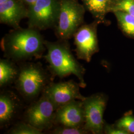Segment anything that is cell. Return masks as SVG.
Masks as SVG:
<instances>
[{
  "mask_svg": "<svg viewBox=\"0 0 134 134\" xmlns=\"http://www.w3.org/2000/svg\"><path fill=\"white\" fill-rule=\"evenodd\" d=\"M40 31L29 27L10 30L1 40L4 57L19 64L43 57L45 40Z\"/></svg>",
  "mask_w": 134,
  "mask_h": 134,
  "instance_id": "obj_1",
  "label": "cell"
},
{
  "mask_svg": "<svg viewBox=\"0 0 134 134\" xmlns=\"http://www.w3.org/2000/svg\"><path fill=\"white\" fill-rule=\"evenodd\" d=\"M68 40L45 41L47 54L43 57L48 64V70L53 79H63L74 75L77 77L81 87L86 86L85 80L86 69L72 54Z\"/></svg>",
  "mask_w": 134,
  "mask_h": 134,
  "instance_id": "obj_2",
  "label": "cell"
},
{
  "mask_svg": "<svg viewBox=\"0 0 134 134\" xmlns=\"http://www.w3.org/2000/svg\"><path fill=\"white\" fill-rule=\"evenodd\" d=\"M18 64L19 72L15 88L23 99L31 103L42 95L54 79L40 63L27 61Z\"/></svg>",
  "mask_w": 134,
  "mask_h": 134,
  "instance_id": "obj_3",
  "label": "cell"
},
{
  "mask_svg": "<svg viewBox=\"0 0 134 134\" xmlns=\"http://www.w3.org/2000/svg\"><path fill=\"white\" fill-rule=\"evenodd\" d=\"M86 9L78 0H60V12L55 33L59 40L73 37L83 24Z\"/></svg>",
  "mask_w": 134,
  "mask_h": 134,
  "instance_id": "obj_4",
  "label": "cell"
},
{
  "mask_svg": "<svg viewBox=\"0 0 134 134\" xmlns=\"http://www.w3.org/2000/svg\"><path fill=\"white\" fill-rule=\"evenodd\" d=\"M56 112V109L51 101L42 94L25 108L22 119L43 132H48L55 125Z\"/></svg>",
  "mask_w": 134,
  "mask_h": 134,
  "instance_id": "obj_5",
  "label": "cell"
},
{
  "mask_svg": "<svg viewBox=\"0 0 134 134\" xmlns=\"http://www.w3.org/2000/svg\"><path fill=\"white\" fill-rule=\"evenodd\" d=\"M27 8L29 27L39 31L55 29L60 12V0H37Z\"/></svg>",
  "mask_w": 134,
  "mask_h": 134,
  "instance_id": "obj_6",
  "label": "cell"
},
{
  "mask_svg": "<svg viewBox=\"0 0 134 134\" xmlns=\"http://www.w3.org/2000/svg\"><path fill=\"white\" fill-rule=\"evenodd\" d=\"M108 100L107 96L96 93L82 100L85 122L84 128L90 134H103L105 122L103 119Z\"/></svg>",
  "mask_w": 134,
  "mask_h": 134,
  "instance_id": "obj_7",
  "label": "cell"
},
{
  "mask_svg": "<svg viewBox=\"0 0 134 134\" xmlns=\"http://www.w3.org/2000/svg\"><path fill=\"white\" fill-rule=\"evenodd\" d=\"M99 23L96 20L91 24H82L74 34L77 59L90 62L93 55L99 51L97 26Z\"/></svg>",
  "mask_w": 134,
  "mask_h": 134,
  "instance_id": "obj_8",
  "label": "cell"
},
{
  "mask_svg": "<svg viewBox=\"0 0 134 134\" xmlns=\"http://www.w3.org/2000/svg\"><path fill=\"white\" fill-rule=\"evenodd\" d=\"M80 83L69 80L59 82H51L42 94L51 101L57 110L59 108L76 100H83L86 97L80 92Z\"/></svg>",
  "mask_w": 134,
  "mask_h": 134,
  "instance_id": "obj_9",
  "label": "cell"
},
{
  "mask_svg": "<svg viewBox=\"0 0 134 134\" xmlns=\"http://www.w3.org/2000/svg\"><path fill=\"white\" fill-rule=\"evenodd\" d=\"M24 108V103L13 91L3 90L0 93V128H7L15 123Z\"/></svg>",
  "mask_w": 134,
  "mask_h": 134,
  "instance_id": "obj_10",
  "label": "cell"
},
{
  "mask_svg": "<svg viewBox=\"0 0 134 134\" xmlns=\"http://www.w3.org/2000/svg\"><path fill=\"white\" fill-rule=\"evenodd\" d=\"M85 122L82 100L72 101L56 110L54 126L84 128Z\"/></svg>",
  "mask_w": 134,
  "mask_h": 134,
  "instance_id": "obj_11",
  "label": "cell"
},
{
  "mask_svg": "<svg viewBox=\"0 0 134 134\" xmlns=\"http://www.w3.org/2000/svg\"><path fill=\"white\" fill-rule=\"evenodd\" d=\"M28 8L21 0H10L0 4V23L14 29L20 27L22 19L27 18Z\"/></svg>",
  "mask_w": 134,
  "mask_h": 134,
  "instance_id": "obj_12",
  "label": "cell"
},
{
  "mask_svg": "<svg viewBox=\"0 0 134 134\" xmlns=\"http://www.w3.org/2000/svg\"><path fill=\"white\" fill-rule=\"evenodd\" d=\"M19 72L17 63L5 58L0 59V87L4 88L14 84Z\"/></svg>",
  "mask_w": 134,
  "mask_h": 134,
  "instance_id": "obj_13",
  "label": "cell"
},
{
  "mask_svg": "<svg viewBox=\"0 0 134 134\" xmlns=\"http://www.w3.org/2000/svg\"><path fill=\"white\" fill-rule=\"evenodd\" d=\"M85 9L100 23L104 21L105 15L110 12L113 0H82Z\"/></svg>",
  "mask_w": 134,
  "mask_h": 134,
  "instance_id": "obj_14",
  "label": "cell"
},
{
  "mask_svg": "<svg viewBox=\"0 0 134 134\" xmlns=\"http://www.w3.org/2000/svg\"><path fill=\"white\" fill-rule=\"evenodd\" d=\"M113 13L123 33L130 37L134 38V16L120 11L114 12Z\"/></svg>",
  "mask_w": 134,
  "mask_h": 134,
  "instance_id": "obj_15",
  "label": "cell"
},
{
  "mask_svg": "<svg viewBox=\"0 0 134 134\" xmlns=\"http://www.w3.org/2000/svg\"><path fill=\"white\" fill-rule=\"evenodd\" d=\"M7 134H42L43 132L36 129L32 125L24 121L17 122L13 125Z\"/></svg>",
  "mask_w": 134,
  "mask_h": 134,
  "instance_id": "obj_16",
  "label": "cell"
},
{
  "mask_svg": "<svg viewBox=\"0 0 134 134\" xmlns=\"http://www.w3.org/2000/svg\"><path fill=\"white\" fill-rule=\"evenodd\" d=\"M114 124L127 134H134V115L132 111L130 110L125 113Z\"/></svg>",
  "mask_w": 134,
  "mask_h": 134,
  "instance_id": "obj_17",
  "label": "cell"
},
{
  "mask_svg": "<svg viewBox=\"0 0 134 134\" xmlns=\"http://www.w3.org/2000/svg\"><path fill=\"white\" fill-rule=\"evenodd\" d=\"M120 11L134 16V0H118L113 3L110 12Z\"/></svg>",
  "mask_w": 134,
  "mask_h": 134,
  "instance_id": "obj_18",
  "label": "cell"
},
{
  "mask_svg": "<svg viewBox=\"0 0 134 134\" xmlns=\"http://www.w3.org/2000/svg\"><path fill=\"white\" fill-rule=\"evenodd\" d=\"M49 133L53 134H89L84 128L72 127L62 125L54 126L48 131Z\"/></svg>",
  "mask_w": 134,
  "mask_h": 134,
  "instance_id": "obj_19",
  "label": "cell"
},
{
  "mask_svg": "<svg viewBox=\"0 0 134 134\" xmlns=\"http://www.w3.org/2000/svg\"><path fill=\"white\" fill-rule=\"evenodd\" d=\"M103 134H127L124 130L117 127L115 125L109 124L105 123L104 127Z\"/></svg>",
  "mask_w": 134,
  "mask_h": 134,
  "instance_id": "obj_20",
  "label": "cell"
},
{
  "mask_svg": "<svg viewBox=\"0 0 134 134\" xmlns=\"http://www.w3.org/2000/svg\"><path fill=\"white\" fill-rule=\"evenodd\" d=\"M21 1L28 7L29 5L33 4L37 0H21Z\"/></svg>",
  "mask_w": 134,
  "mask_h": 134,
  "instance_id": "obj_21",
  "label": "cell"
},
{
  "mask_svg": "<svg viewBox=\"0 0 134 134\" xmlns=\"http://www.w3.org/2000/svg\"><path fill=\"white\" fill-rule=\"evenodd\" d=\"M10 1V0H0V4H3V3H4L5 2H8V1Z\"/></svg>",
  "mask_w": 134,
  "mask_h": 134,
  "instance_id": "obj_22",
  "label": "cell"
}]
</instances>
